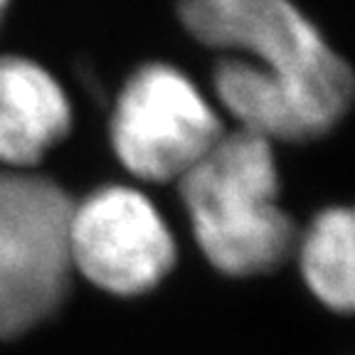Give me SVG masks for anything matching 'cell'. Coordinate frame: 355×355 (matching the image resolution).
I'll return each mask as SVG.
<instances>
[{"label":"cell","instance_id":"1","mask_svg":"<svg viewBox=\"0 0 355 355\" xmlns=\"http://www.w3.org/2000/svg\"><path fill=\"white\" fill-rule=\"evenodd\" d=\"M178 183L195 242L217 272L259 277L294 252L299 232L282 207L274 144L225 131Z\"/></svg>","mask_w":355,"mask_h":355},{"label":"cell","instance_id":"2","mask_svg":"<svg viewBox=\"0 0 355 355\" xmlns=\"http://www.w3.org/2000/svg\"><path fill=\"white\" fill-rule=\"evenodd\" d=\"M178 15L200 44L286 92L321 136L355 104L353 67L294 0H180Z\"/></svg>","mask_w":355,"mask_h":355},{"label":"cell","instance_id":"3","mask_svg":"<svg viewBox=\"0 0 355 355\" xmlns=\"http://www.w3.org/2000/svg\"><path fill=\"white\" fill-rule=\"evenodd\" d=\"M72 207L50 178L0 168V340L35 328L64 301Z\"/></svg>","mask_w":355,"mask_h":355},{"label":"cell","instance_id":"4","mask_svg":"<svg viewBox=\"0 0 355 355\" xmlns=\"http://www.w3.org/2000/svg\"><path fill=\"white\" fill-rule=\"evenodd\" d=\"M220 111L178 67H141L121 89L111 116V146L131 175L180 180L222 139Z\"/></svg>","mask_w":355,"mask_h":355},{"label":"cell","instance_id":"5","mask_svg":"<svg viewBox=\"0 0 355 355\" xmlns=\"http://www.w3.org/2000/svg\"><path fill=\"white\" fill-rule=\"evenodd\" d=\"M69 259L94 286L139 296L168 277L175 264V239L161 210L141 190L109 185L74 202Z\"/></svg>","mask_w":355,"mask_h":355},{"label":"cell","instance_id":"6","mask_svg":"<svg viewBox=\"0 0 355 355\" xmlns=\"http://www.w3.org/2000/svg\"><path fill=\"white\" fill-rule=\"evenodd\" d=\"M72 126V109L50 72L25 57H0V166L33 171Z\"/></svg>","mask_w":355,"mask_h":355},{"label":"cell","instance_id":"7","mask_svg":"<svg viewBox=\"0 0 355 355\" xmlns=\"http://www.w3.org/2000/svg\"><path fill=\"white\" fill-rule=\"evenodd\" d=\"M301 277L311 294L338 313H355V205H331L296 234Z\"/></svg>","mask_w":355,"mask_h":355},{"label":"cell","instance_id":"8","mask_svg":"<svg viewBox=\"0 0 355 355\" xmlns=\"http://www.w3.org/2000/svg\"><path fill=\"white\" fill-rule=\"evenodd\" d=\"M6 6H8V0H0V17H3V10H6Z\"/></svg>","mask_w":355,"mask_h":355}]
</instances>
